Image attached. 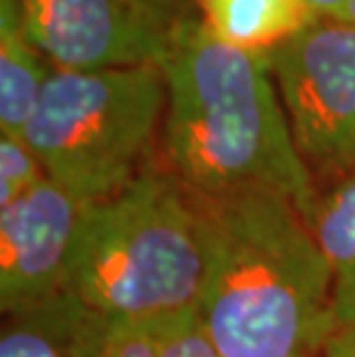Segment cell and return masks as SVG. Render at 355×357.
I'll list each match as a JSON object with an SVG mask.
<instances>
[{
	"label": "cell",
	"mask_w": 355,
	"mask_h": 357,
	"mask_svg": "<svg viewBox=\"0 0 355 357\" xmlns=\"http://www.w3.org/2000/svg\"><path fill=\"white\" fill-rule=\"evenodd\" d=\"M164 157L196 196L273 192L307 222L319 187L298 153L263 51L231 47L201 17L180 19L162 58Z\"/></svg>",
	"instance_id": "cell-1"
},
{
	"label": "cell",
	"mask_w": 355,
	"mask_h": 357,
	"mask_svg": "<svg viewBox=\"0 0 355 357\" xmlns=\"http://www.w3.org/2000/svg\"><path fill=\"white\" fill-rule=\"evenodd\" d=\"M192 196L203 235L199 316L222 357L323 355L337 328L332 272L302 210L273 192Z\"/></svg>",
	"instance_id": "cell-2"
},
{
	"label": "cell",
	"mask_w": 355,
	"mask_h": 357,
	"mask_svg": "<svg viewBox=\"0 0 355 357\" xmlns=\"http://www.w3.org/2000/svg\"><path fill=\"white\" fill-rule=\"evenodd\" d=\"M201 217L183 182L148 162L90 208L63 295L102 323L199 309Z\"/></svg>",
	"instance_id": "cell-3"
},
{
	"label": "cell",
	"mask_w": 355,
	"mask_h": 357,
	"mask_svg": "<svg viewBox=\"0 0 355 357\" xmlns=\"http://www.w3.org/2000/svg\"><path fill=\"white\" fill-rule=\"evenodd\" d=\"M166 113L160 65L74 72L54 67L24 139L47 178L100 203L139 176Z\"/></svg>",
	"instance_id": "cell-4"
},
{
	"label": "cell",
	"mask_w": 355,
	"mask_h": 357,
	"mask_svg": "<svg viewBox=\"0 0 355 357\" xmlns=\"http://www.w3.org/2000/svg\"><path fill=\"white\" fill-rule=\"evenodd\" d=\"M298 153L314 182L355 171V26L314 17L266 51Z\"/></svg>",
	"instance_id": "cell-5"
},
{
	"label": "cell",
	"mask_w": 355,
	"mask_h": 357,
	"mask_svg": "<svg viewBox=\"0 0 355 357\" xmlns=\"http://www.w3.org/2000/svg\"><path fill=\"white\" fill-rule=\"evenodd\" d=\"M30 44L58 70L160 65L178 21L146 0H21Z\"/></svg>",
	"instance_id": "cell-6"
},
{
	"label": "cell",
	"mask_w": 355,
	"mask_h": 357,
	"mask_svg": "<svg viewBox=\"0 0 355 357\" xmlns=\"http://www.w3.org/2000/svg\"><path fill=\"white\" fill-rule=\"evenodd\" d=\"M67 187L44 178L0 208V309L26 311L63 295L74 249L90 208Z\"/></svg>",
	"instance_id": "cell-7"
},
{
	"label": "cell",
	"mask_w": 355,
	"mask_h": 357,
	"mask_svg": "<svg viewBox=\"0 0 355 357\" xmlns=\"http://www.w3.org/2000/svg\"><path fill=\"white\" fill-rule=\"evenodd\" d=\"M102 321L65 295L3 316L0 357H97Z\"/></svg>",
	"instance_id": "cell-8"
},
{
	"label": "cell",
	"mask_w": 355,
	"mask_h": 357,
	"mask_svg": "<svg viewBox=\"0 0 355 357\" xmlns=\"http://www.w3.org/2000/svg\"><path fill=\"white\" fill-rule=\"evenodd\" d=\"M51 70L26 37L21 0H0V134L24 136Z\"/></svg>",
	"instance_id": "cell-9"
},
{
	"label": "cell",
	"mask_w": 355,
	"mask_h": 357,
	"mask_svg": "<svg viewBox=\"0 0 355 357\" xmlns=\"http://www.w3.org/2000/svg\"><path fill=\"white\" fill-rule=\"evenodd\" d=\"M217 40L247 51H270L319 14L307 0H196Z\"/></svg>",
	"instance_id": "cell-10"
},
{
	"label": "cell",
	"mask_w": 355,
	"mask_h": 357,
	"mask_svg": "<svg viewBox=\"0 0 355 357\" xmlns=\"http://www.w3.org/2000/svg\"><path fill=\"white\" fill-rule=\"evenodd\" d=\"M97 357H222L199 309L102 323Z\"/></svg>",
	"instance_id": "cell-11"
},
{
	"label": "cell",
	"mask_w": 355,
	"mask_h": 357,
	"mask_svg": "<svg viewBox=\"0 0 355 357\" xmlns=\"http://www.w3.org/2000/svg\"><path fill=\"white\" fill-rule=\"evenodd\" d=\"M309 229L332 272L337 328L355 323V171L319 194Z\"/></svg>",
	"instance_id": "cell-12"
},
{
	"label": "cell",
	"mask_w": 355,
	"mask_h": 357,
	"mask_svg": "<svg viewBox=\"0 0 355 357\" xmlns=\"http://www.w3.org/2000/svg\"><path fill=\"white\" fill-rule=\"evenodd\" d=\"M44 178V166L24 136L0 134V208L21 199Z\"/></svg>",
	"instance_id": "cell-13"
},
{
	"label": "cell",
	"mask_w": 355,
	"mask_h": 357,
	"mask_svg": "<svg viewBox=\"0 0 355 357\" xmlns=\"http://www.w3.org/2000/svg\"><path fill=\"white\" fill-rule=\"evenodd\" d=\"M323 357H355V323L342 325L323 346Z\"/></svg>",
	"instance_id": "cell-14"
},
{
	"label": "cell",
	"mask_w": 355,
	"mask_h": 357,
	"mask_svg": "<svg viewBox=\"0 0 355 357\" xmlns=\"http://www.w3.org/2000/svg\"><path fill=\"white\" fill-rule=\"evenodd\" d=\"M146 3L150 7H155V10H160L162 14H166V17H171V19H185V17H190V3L192 0H146Z\"/></svg>",
	"instance_id": "cell-15"
},
{
	"label": "cell",
	"mask_w": 355,
	"mask_h": 357,
	"mask_svg": "<svg viewBox=\"0 0 355 357\" xmlns=\"http://www.w3.org/2000/svg\"><path fill=\"white\" fill-rule=\"evenodd\" d=\"M309 7L314 10V14L319 17H330V19H339L346 0H307Z\"/></svg>",
	"instance_id": "cell-16"
},
{
	"label": "cell",
	"mask_w": 355,
	"mask_h": 357,
	"mask_svg": "<svg viewBox=\"0 0 355 357\" xmlns=\"http://www.w3.org/2000/svg\"><path fill=\"white\" fill-rule=\"evenodd\" d=\"M339 21H346V24L355 26V0H346L342 14H339Z\"/></svg>",
	"instance_id": "cell-17"
}]
</instances>
